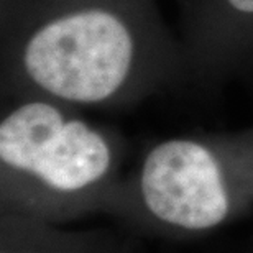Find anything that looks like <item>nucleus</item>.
Masks as SVG:
<instances>
[{"instance_id":"f257e3e1","label":"nucleus","mask_w":253,"mask_h":253,"mask_svg":"<svg viewBox=\"0 0 253 253\" xmlns=\"http://www.w3.org/2000/svg\"><path fill=\"white\" fill-rule=\"evenodd\" d=\"M184 81L158 0H0L2 97L124 109Z\"/></svg>"},{"instance_id":"f03ea898","label":"nucleus","mask_w":253,"mask_h":253,"mask_svg":"<svg viewBox=\"0 0 253 253\" xmlns=\"http://www.w3.org/2000/svg\"><path fill=\"white\" fill-rule=\"evenodd\" d=\"M2 102L0 169L8 202L71 204L117 189V135L46 97L10 95Z\"/></svg>"},{"instance_id":"7ed1b4c3","label":"nucleus","mask_w":253,"mask_h":253,"mask_svg":"<svg viewBox=\"0 0 253 253\" xmlns=\"http://www.w3.org/2000/svg\"><path fill=\"white\" fill-rule=\"evenodd\" d=\"M128 191L158 222L188 232L215 229L253 201V128L156 141Z\"/></svg>"},{"instance_id":"20e7f679","label":"nucleus","mask_w":253,"mask_h":253,"mask_svg":"<svg viewBox=\"0 0 253 253\" xmlns=\"http://www.w3.org/2000/svg\"><path fill=\"white\" fill-rule=\"evenodd\" d=\"M188 81L217 85L253 71V0H176Z\"/></svg>"}]
</instances>
